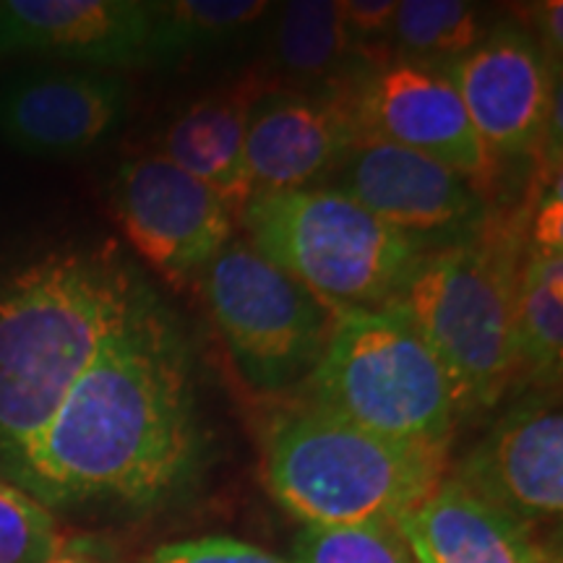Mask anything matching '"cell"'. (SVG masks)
I'll return each instance as SVG.
<instances>
[{
	"label": "cell",
	"mask_w": 563,
	"mask_h": 563,
	"mask_svg": "<svg viewBox=\"0 0 563 563\" xmlns=\"http://www.w3.org/2000/svg\"><path fill=\"white\" fill-rule=\"evenodd\" d=\"M454 481L530 530L561 517L563 418L551 397L514 405L456 464Z\"/></svg>",
	"instance_id": "obj_11"
},
{
	"label": "cell",
	"mask_w": 563,
	"mask_h": 563,
	"mask_svg": "<svg viewBox=\"0 0 563 563\" xmlns=\"http://www.w3.org/2000/svg\"><path fill=\"white\" fill-rule=\"evenodd\" d=\"M199 282L232 363L253 389L279 394L306 382L336 311L241 238L211 258Z\"/></svg>",
	"instance_id": "obj_7"
},
{
	"label": "cell",
	"mask_w": 563,
	"mask_h": 563,
	"mask_svg": "<svg viewBox=\"0 0 563 563\" xmlns=\"http://www.w3.org/2000/svg\"><path fill=\"white\" fill-rule=\"evenodd\" d=\"M292 563H415L399 530L389 522L302 527Z\"/></svg>",
	"instance_id": "obj_22"
},
{
	"label": "cell",
	"mask_w": 563,
	"mask_h": 563,
	"mask_svg": "<svg viewBox=\"0 0 563 563\" xmlns=\"http://www.w3.org/2000/svg\"><path fill=\"white\" fill-rule=\"evenodd\" d=\"M519 365L553 382L563 357V249L532 245L514 300Z\"/></svg>",
	"instance_id": "obj_18"
},
{
	"label": "cell",
	"mask_w": 563,
	"mask_h": 563,
	"mask_svg": "<svg viewBox=\"0 0 563 563\" xmlns=\"http://www.w3.org/2000/svg\"><path fill=\"white\" fill-rule=\"evenodd\" d=\"M306 402L378 435L449 446L460 399L428 344L394 308L336 313Z\"/></svg>",
	"instance_id": "obj_5"
},
{
	"label": "cell",
	"mask_w": 563,
	"mask_h": 563,
	"mask_svg": "<svg viewBox=\"0 0 563 563\" xmlns=\"http://www.w3.org/2000/svg\"><path fill=\"white\" fill-rule=\"evenodd\" d=\"M323 188L350 196L373 217L420 241L433 232L467 230L483 214L481 194L462 175L371 136L344 154Z\"/></svg>",
	"instance_id": "obj_12"
},
{
	"label": "cell",
	"mask_w": 563,
	"mask_h": 563,
	"mask_svg": "<svg viewBox=\"0 0 563 563\" xmlns=\"http://www.w3.org/2000/svg\"><path fill=\"white\" fill-rule=\"evenodd\" d=\"M389 40L402 60L446 70L483 40L481 13L464 0H402Z\"/></svg>",
	"instance_id": "obj_21"
},
{
	"label": "cell",
	"mask_w": 563,
	"mask_h": 563,
	"mask_svg": "<svg viewBox=\"0 0 563 563\" xmlns=\"http://www.w3.org/2000/svg\"><path fill=\"white\" fill-rule=\"evenodd\" d=\"M152 306L115 249L51 253L0 282V452L11 464L104 344Z\"/></svg>",
	"instance_id": "obj_2"
},
{
	"label": "cell",
	"mask_w": 563,
	"mask_h": 563,
	"mask_svg": "<svg viewBox=\"0 0 563 563\" xmlns=\"http://www.w3.org/2000/svg\"><path fill=\"white\" fill-rule=\"evenodd\" d=\"M264 84L243 81L232 89L203 97L183 110L165 133V157L194 175L241 214L253 183L245 159L251 108L264 95Z\"/></svg>",
	"instance_id": "obj_17"
},
{
	"label": "cell",
	"mask_w": 563,
	"mask_h": 563,
	"mask_svg": "<svg viewBox=\"0 0 563 563\" xmlns=\"http://www.w3.org/2000/svg\"><path fill=\"white\" fill-rule=\"evenodd\" d=\"M141 563H292V559L235 538H199L154 548Z\"/></svg>",
	"instance_id": "obj_24"
},
{
	"label": "cell",
	"mask_w": 563,
	"mask_h": 563,
	"mask_svg": "<svg viewBox=\"0 0 563 563\" xmlns=\"http://www.w3.org/2000/svg\"><path fill=\"white\" fill-rule=\"evenodd\" d=\"M191 363L157 302L100 350L11 464L42 501L154 504L196 460Z\"/></svg>",
	"instance_id": "obj_1"
},
{
	"label": "cell",
	"mask_w": 563,
	"mask_h": 563,
	"mask_svg": "<svg viewBox=\"0 0 563 563\" xmlns=\"http://www.w3.org/2000/svg\"><path fill=\"white\" fill-rule=\"evenodd\" d=\"M477 136L493 157L540 150L561 87L538 40L517 26H498L446 68Z\"/></svg>",
	"instance_id": "obj_10"
},
{
	"label": "cell",
	"mask_w": 563,
	"mask_h": 563,
	"mask_svg": "<svg viewBox=\"0 0 563 563\" xmlns=\"http://www.w3.org/2000/svg\"><path fill=\"white\" fill-rule=\"evenodd\" d=\"M238 220L253 249L336 313L384 308L422 251L420 238L323 186L253 191Z\"/></svg>",
	"instance_id": "obj_4"
},
{
	"label": "cell",
	"mask_w": 563,
	"mask_h": 563,
	"mask_svg": "<svg viewBox=\"0 0 563 563\" xmlns=\"http://www.w3.org/2000/svg\"><path fill=\"white\" fill-rule=\"evenodd\" d=\"M352 97L266 89L251 108L245 159L253 191H290L327 178L357 141Z\"/></svg>",
	"instance_id": "obj_14"
},
{
	"label": "cell",
	"mask_w": 563,
	"mask_h": 563,
	"mask_svg": "<svg viewBox=\"0 0 563 563\" xmlns=\"http://www.w3.org/2000/svg\"><path fill=\"white\" fill-rule=\"evenodd\" d=\"M352 108L363 136L441 162L475 188L496 175V157L477 136L446 70L397 60L363 84Z\"/></svg>",
	"instance_id": "obj_9"
},
{
	"label": "cell",
	"mask_w": 563,
	"mask_h": 563,
	"mask_svg": "<svg viewBox=\"0 0 563 563\" xmlns=\"http://www.w3.org/2000/svg\"><path fill=\"white\" fill-rule=\"evenodd\" d=\"M561 19H563V3H561V0H553V3H545V9H543V24H540V26H543L548 53L555 51V58H561V42H563ZM548 53H545V55H548Z\"/></svg>",
	"instance_id": "obj_26"
},
{
	"label": "cell",
	"mask_w": 563,
	"mask_h": 563,
	"mask_svg": "<svg viewBox=\"0 0 563 563\" xmlns=\"http://www.w3.org/2000/svg\"><path fill=\"white\" fill-rule=\"evenodd\" d=\"M415 563H551L530 530L454 477L394 522Z\"/></svg>",
	"instance_id": "obj_16"
},
{
	"label": "cell",
	"mask_w": 563,
	"mask_h": 563,
	"mask_svg": "<svg viewBox=\"0 0 563 563\" xmlns=\"http://www.w3.org/2000/svg\"><path fill=\"white\" fill-rule=\"evenodd\" d=\"M352 45L357 55L391 37V21L397 11V0H336Z\"/></svg>",
	"instance_id": "obj_25"
},
{
	"label": "cell",
	"mask_w": 563,
	"mask_h": 563,
	"mask_svg": "<svg viewBox=\"0 0 563 563\" xmlns=\"http://www.w3.org/2000/svg\"><path fill=\"white\" fill-rule=\"evenodd\" d=\"M129 87L108 70H26L0 84V136L40 159L95 150L121 129Z\"/></svg>",
	"instance_id": "obj_13"
},
{
	"label": "cell",
	"mask_w": 563,
	"mask_h": 563,
	"mask_svg": "<svg viewBox=\"0 0 563 563\" xmlns=\"http://www.w3.org/2000/svg\"><path fill=\"white\" fill-rule=\"evenodd\" d=\"M63 545L51 509L32 493L0 481V563H47Z\"/></svg>",
	"instance_id": "obj_23"
},
{
	"label": "cell",
	"mask_w": 563,
	"mask_h": 563,
	"mask_svg": "<svg viewBox=\"0 0 563 563\" xmlns=\"http://www.w3.org/2000/svg\"><path fill=\"white\" fill-rule=\"evenodd\" d=\"M47 563H102L100 559H95V555L79 551V548H70V545H63L58 553L53 555Z\"/></svg>",
	"instance_id": "obj_27"
},
{
	"label": "cell",
	"mask_w": 563,
	"mask_h": 563,
	"mask_svg": "<svg viewBox=\"0 0 563 563\" xmlns=\"http://www.w3.org/2000/svg\"><path fill=\"white\" fill-rule=\"evenodd\" d=\"M112 209L139 256L178 287L201 277L235 238L228 203L162 152L123 162L112 183Z\"/></svg>",
	"instance_id": "obj_8"
},
{
	"label": "cell",
	"mask_w": 563,
	"mask_h": 563,
	"mask_svg": "<svg viewBox=\"0 0 563 563\" xmlns=\"http://www.w3.org/2000/svg\"><path fill=\"white\" fill-rule=\"evenodd\" d=\"M514 300L511 262L488 245L462 243L420 256L386 306L428 344L467 415L496 402L519 365Z\"/></svg>",
	"instance_id": "obj_6"
},
{
	"label": "cell",
	"mask_w": 563,
	"mask_h": 563,
	"mask_svg": "<svg viewBox=\"0 0 563 563\" xmlns=\"http://www.w3.org/2000/svg\"><path fill=\"white\" fill-rule=\"evenodd\" d=\"M551 563H561V559H553V561H551Z\"/></svg>",
	"instance_id": "obj_28"
},
{
	"label": "cell",
	"mask_w": 563,
	"mask_h": 563,
	"mask_svg": "<svg viewBox=\"0 0 563 563\" xmlns=\"http://www.w3.org/2000/svg\"><path fill=\"white\" fill-rule=\"evenodd\" d=\"M272 3L266 0H165L150 3V40L144 60L180 63L191 55L230 45L258 19Z\"/></svg>",
	"instance_id": "obj_19"
},
{
	"label": "cell",
	"mask_w": 563,
	"mask_h": 563,
	"mask_svg": "<svg viewBox=\"0 0 563 563\" xmlns=\"http://www.w3.org/2000/svg\"><path fill=\"white\" fill-rule=\"evenodd\" d=\"M150 24L141 0H0V58L40 53L129 66L144 60Z\"/></svg>",
	"instance_id": "obj_15"
},
{
	"label": "cell",
	"mask_w": 563,
	"mask_h": 563,
	"mask_svg": "<svg viewBox=\"0 0 563 563\" xmlns=\"http://www.w3.org/2000/svg\"><path fill=\"white\" fill-rule=\"evenodd\" d=\"M274 55L298 81L329 84L357 58L336 0H292L282 5Z\"/></svg>",
	"instance_id": "obj_20"
},
{
	"label": "cell",
	"mask_w": 563,
	"mask_h": 563,
	"mask_svg": "<svg viewBox=\"0 0 563 563\" xmlns=\"http://www.w3.org/2000/svg\"><path fill=\"white\" fill-rule=\"evenodd\" d=\"M446 449L365 431L302 399L269 422L264 481L302 527L394 525L446 477Z\"/></svg>",
	"instance_id": "obj_3"
}]
</instances>
